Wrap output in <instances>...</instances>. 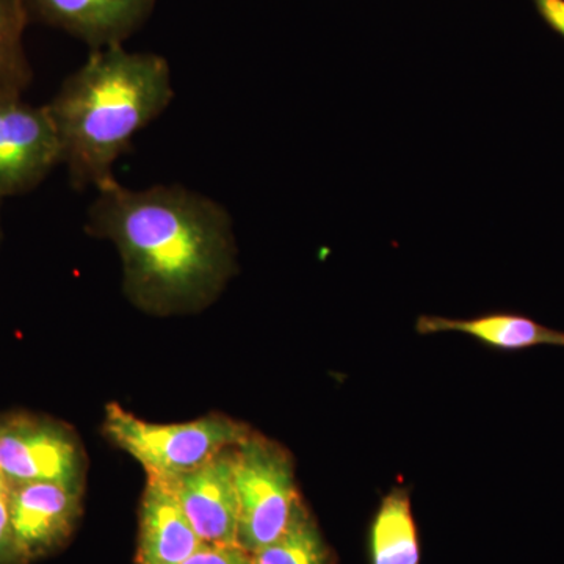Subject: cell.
I'll use <instances>...</instances> for the list:
<instances>
[{"instance_id": "6da1fadb", "label": "cell", "mask_w": 564, "mask_h": 564, "mask_svg": "<svg viewBox=\"0 0 564 564\" xmlns=\"http://www.w3.org/2000/svg\"><path fill=\"white\" fill-rule=\"evenodd\" d=\"M85 231L117 248L126 299L155 317L203 313L237 274L231 214L185 185L111 181L96 191Z\"/></svg>"}, {"instance_id": "7a4b0ae2", "label": "cell", "mask_w": 564, "mask_h": 564, "mask_svg": "<svg viewBox=\"0 0 564 564\" xmlns=\"http://www.w3.org/2000/svg\"><path fill=\"white\" fill-rule=\"evenodd\" d=\"M169 61L124 46L90 51L46 104L74 191L117 180L115 166L132 141L174 101Z\"/></svg>"}, {"instance_id": "3957f363", "label": "cell", "mask_w": 564, "mask_h": 564, "mask_svg": "<svg viewBox=\"0 0 564 564\" xmlns=\"http://www.w3.org/2000/svg\"><path fill=\"white\" fill-rule=\"evenodd\" d=\"M102 430L150 477L165 480L191 473L225 448L243 443L252 433L247 423L225 414L204 415L191 422L154 423L137 417L115 402L106 406Z\"/></svg>"}, {"instance_id": "277c9868", "label": "cell", "mask_w": 564, "mask_h": 564, "mask_svg": "<svg viewBox=\"0 0 564 564\" xmlns=\"http://www.w3.org/2000/svg\"><path fill=\"white\" fill-rule=\"evenodd\" d=\"M239 527L237 543L254 554L280 540L304 505L291 452L252 432L234 451Z\"/></svg>"}, {"instance_id": "5b68a950", "label": "cell", "mask_w": 564, "mask_h": 564, "mask_svg": "<svg viewBox=\"0 0 564 564\" xmlns=\"http://www.w3.org/2000/svg\"><path fill=\"white\" fill-rule=\"evenodd\" d=\"M85 464L69 426L31 414L0 421V469L11 485L52 481L84 488Z\"/></svg>"}, {"instance_id": "8992f818", "label": "cell", "mask_w": 564, "mask_h": 564, "mask_svg": "<svg viewBox=\"0 0 564 564\" xmlns=\"http://www.w3.org/2000/svg\"><path fill=\"white\" fill-rule=\"evenodd\" d=\"M62 165V144L46 106L0 93V198L24 195Z\"/></svg>"}, {"instance_id": "52a82bcc", "label": "cell", "mask_w": 564, "mask_h": 564, "mask_svg": "<svg viewBox=\"0 0 564 564\" xmlns=\"http://www.w3.org/2000/svg\"><path fill=\"white\" fill-rule=\"evenodd\" d=\"M84 488L33 481L13 486L9 494L11 529L21 564H31L61 551L76 530Z\"/></svg>"}, {"instance_id": "ba28073f", "label": "cell", "mask_w": 564, "mask_h": 564, "mask_svg": "<svg viewBox=\"0 0 564 564\" xmlns=\"http://www.w3.org/2000/svg\"><path fill=\"white\" fill-rule=\"evenodd\" d=\"M158 0H28L31 18L68 33L90 51L124 46L150 20Z\"/></svg>"}, {"instance_id": "9c48e42d", "label": "cell", "mask_w": 564, "mask_h": 564, "mask_svg": "<svg viewBox=\"0 0 564 564\" xmlns=\"http://www.w3.org/2000/svg\"><path fill=\"white\" fill-rule=\"evenodd\" d=\"M236 447L225 448L203 466L172 480L177 499L203 544H239V502L234 477Z\"/></svg>"}, {"instance_id": "30bf717a", "label": "cell", "mask_w": 564, "mask_h": 564, "mask_svg": "<svg viewBox=\"0 0 564 564\" xmlns=\"http://www.w3.org/2000/svg\"><path fill=\"white\" fill-rule=\"evenodd\" d=\"M202 545L173 481L148 475L140 505L137 563L182 564Z\"/></svg>"}, {"instance_id": "8fae6325", "label": "cell", "mask_w": 564, "mask_h": 564, "mask_svg": "<svg viewBox=\"0 0 564 564\" xmlns=\"http://www.w3.org/2000/svg\"><path fill=\"white\" fill-rule=\"evenodd\" d=\"M419 334L458 333L473 337L494 350L521 351L551 345L564 347V333L541 323L510 313H488L473 318H448L421 315L415 323Z\"/></svg>"}, {"instance_id": "7c38bea8", "label": "cell", "mask_w": 564, "mask_h": 564, "mask_svg": "<svg viewBox=\"0 0 564 564\" xmlns=\"http://www.w3.org/2000/svg\"><path fill=\"white\" fill-rule=\"evenodd\" d=\"M370 564H421V540L406 488L386 494L369 530Z\"/></svg>"}, {"instance_id": "4fadbf2b", "label": "cell", "mask_w": 564, "mask_h": 564, "mask_svg": "<svg viewBox=\"0 0 564 564\" xmlns=\"http://www.w3.org/2000/svg\"><path fill=\"white\" fill-rule=\"evenodd\" d=\"M31 21L28 0H0V93L24 95L33 70L25 52V29Z\"/></svg>"}, {"instance_id": "5bb4252c", "label": "cell", "mask_w": 564, "mask_h": 564, "mask_svg": "<svg viewBox=\"0 0 564 564\" xmlns=\"http://www.w3.org/2000/svg\"><path fill=\"white\" fill-rule=\"evenodd\" d=\"M251 555L254 564H337L332 545L306 505L280 540Z\"/></svg>"}, {"instance_id": "9a60e30c", "label": "cell", "mask_w": 564, "mask_h": 564, "mask_svg": "<svg viewBox=\"0 0 564 564\" xmlns=\"http://www.w3.org/2000/svg\"><path fill=\"white\" fill-rule=\"evenodd\" d=\"M182 564H254L239 544H203Z\"/></svg>"}, {"instance_id": "2e32d148", "label": "cell", "mask_w": 564, "mask_h": 564, "mask_svg": "<svg viewBox=\"0 0 564 564\" xmlns=\"http://www.w3.org/2000/svg\"><path fill=\"white\" fill-rule=\"evenodd\" d=\"M0 564H21L11 529L9 496L0 497Z\"/></svg>"}, {"instance_id": "e0dca14e", "label": "cell", "mask_w": 564, "mask_h": 564, "mask_svg": "<svg viewBox=\"0 0 564 564\" xmlns=\"http://www.w3.org/2000/svg\"><path fill=\"white\" fill-rule=\"evenodd\" d=\"M534 9L547 22L549 28L564 39V0H532Z\"/></svg>"}, {"instance_id": "ac0fdd59", "label": "cell", "mask_w": 564, "mask_h": 564, "mask_svg": "<svg viewBox=\"0 0 564 564\" xmlns=\"http://www.w3.org/2000/svg\"><path fill=\"white\" fill-rule=\"evenodd\" d=\"M11 489H13V485H11V481L9 478H7V475L3 474V470L0 469V497L9 496Z\"/></svg>"}, {"instance_id": "d6986e66", "label": "cell", "mask_w": 564, "mask_h": 564, "mask_svg": "<svg viewBox=\"0 0 564 564\" xmlns=\"http://www.w3.org/2000/svg\"><path fill=\"white\" fill-rule=\"evenodd\" d=\"M0 240H2V198H0Z\"/></svg>"}]
</instances>
